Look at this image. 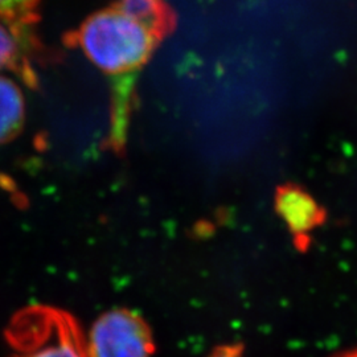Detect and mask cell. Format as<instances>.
Instances as JSON below:
<instances>
[{"mask_svg": "<svg viewBox=\"0 0 357 357\" xmlns=\"http://www.w3.org/2000/svg\"><path fill=\"white\" fill-rule=\"evenodd\" d=\"M159 43L116 4L90 15L81 26L64 35L65 45L84 52L112 82L110 131L106 146L114 153L123 151L126 146L138 73Z\"/></svg>", "mask_w": 357, "mask_h": 357, "instance_id": "obj_1", "label": "cell"}, {"mask_svg": "<svg viewBox=\"0 0 357 357\" xmlns=\"http://www.w3.org/2000/svg\"><path fill=\"white\" fill-rule=\"evenodd\" d=\"M13 357H89L77 320L60 308L29 306L13 317L7 332Z\"/></svg>", "mask_w": 357, "mask_h": 357, "instance_id": "obj_2", "label": "cell"}, {"mask_svg": "<svg viewBox=\"0 0 357 357\" xmlns=\"http://www.w3.org/2000/svg\"><path fill=\"white\" fill-rule=\"evenodd\" d=\"M86 342L89 357H151L155 352L151 328L126 308L103 314L91 327Z\"/></svg>", "mask_w": 357, "mask_h": 357, "instance_id": "obj_3", "label": "cell"}, {"mask_svg": "<svg viewBox=\"0 0 357 357\" xmlns=\"http://www.w3.org/2000/svg\"><path fill=\"white\" fill-rule=\"evenodd\" d=\"M32 29L33 26L0 19V72H13L26 86L36 88L38 78L32 59L40 44Z\"/></svg>", "mask_w": 357, "mask_h": 357, "instance_id": "obj_4", "label": "cell"}, {"mask_svg": "<svg viewBox=\"0 0 357 357\" xmlns=\"http://www.w3.org/2000/svg\"><path fill=\"white\" fill-rule=\"evenodd\" d=\"M275 211L289 229L299 237L320 227L326 220V209L308 192L294 183L280 185L275 191Z\"/></svg>", "mask_w": 357, "mask_h": 357, "instance_id": "obj_5", "label": "cell"}, {"mask_svg": "<svg viewBox=\"0 0 357 357\" xmlns=\"http://www.w3.org/2000/svg\"><path fill=\"white\" fill-rule=\"evenodd\" d=\"M116 7L159 41L176 28V15L166 0H118Z\"/></svg>", "mask_w": 357, "mask_h": 357, "instance_id": "obj_6", "label": "cell"}, {"mask_svg": "<svg viewBox=\"0 0 357 357\" xmlns=\"http://www.w3.org/2000/svg\"><path fill=\"white\" fill-rule=\"evenodd\" d=\"M26 102L20 88L0 76V144L16 138L24 126Z\"/></svg>", "mask_w": 357, "mask_h": 357, "instance_id": "obj_7", "label": "cell"}, {"mask_svg": "<svg viewBox=\"0 0 357 357\" xmlns=\"http://www.w3.org/2000/svg\"><path fill=\"white\" fill-rule=\"evenodd\" d=\"M40 0H0V19L35 26Z\"/></svg>", "mask_w": 357, "mask_h": 357, "instance_id": "obj_8", "label": "cell"}, {"mask_svg": "<svg viewBox=\"0 0 357 357\" xmlns=\"http://www.w3.org/2000/svg\"><path fill=\"white\" fill-rule=\"evenodd\" d=\"M243 345H224L216 348L209 357H243Z\"/></svg>", "mask_w": 357, "mask_h": 357, "instance_id": "obj_9", "label": "cell"}, {"mask_svg": "<svg viewBox=\"0 0 357 357\" xmlns=\"http://www.w3.org/2000/svg\"><path fill=\"white\" fill-rule=\"evenodd\" d=\"M335 357H357V348H355V349H349V351H345V352H342V354H339L337 356Z\"/></svg>", "mask_w": 357, "mask_h": 357, "instance_id": "obj_10", "label": "cell"}]
</instances>
